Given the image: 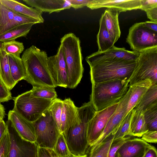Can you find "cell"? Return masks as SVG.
Here are the masks:
<instances>
[{
	"mask_svg": "<svg viewBox=\"0 0 157 157\" xmlns=\"http://www.w3.org/2000/svg\"><path fill=\"white\" fill-rule=\"evenodd\" d=\"M96 113L90 101L83 104L78 107L77 116L73 124L62 133L69 150L74 156L86 155L89 146L87 139L88 125Z\"/></svg>",
	"mask_w": 157,
	"mask_h": 157,
	"instance_id": "1",
	"label": "cell"
},
{
	"mask_svg": "<svg viewBox=\"0 0 157 157\" xmlns=\"http://www.w3.org/2000/svg\"><path fill=\"white\" fill-rule=\"evenodd\" d=\"M47 54L34 45L27 48L21 58L26 77L24 80L33 87L56 88L47 69Z\"/></svg>",
	"mask_w": 157,
	"mask_h": 157,
	"instance_id": "2",
	"label": "cell"
},
{
	"mask_svg": "<svg viewBox=\"0 0 157 157\" xmlns=\"http://www.w3.org/2000/svg\"><path fill=\"white\" fill-rule=\"evenodd\" d=\"M136 62L114 59L88 63L91 83L117 80L129 81Z\"/></svg>",
	"mask_w": 157,
	"mask_h": 157,
	"instance_id": "3",
	"label": "cell"
},
{
	"mask_svg": "<svg viewBox=\"0 0 157 157\" xmlns=\"http://www.w3.org/2000/svg\"><path fill=\"white\" fill-rule=\"evenodd\" d=\"M60 45L67 68V88L74 89L80 82L84 72L80 41L74 33H69L61 38Z\"/></svg>",
	"mask_w": 157,
	"mask_h": 157,
	"instance_id": "4",
	"label": "cell"
},
{
	"mask_svg": "<svg viewBox=\"0 0 157 157\" xmlns=\"http://www.w3.org/2000/svg\"><path fill=\"white\" fill-rule=\"evenodd\" d=\"M129 81L117 80L92 84L90 101L96 112L118 103L127 92Z\"/></svg>",
	"mask_w": 157,
	"mask_h": 157,
	"instance_id": "5",
	"label": "cell"
},
{
	"mask_svg": "<svg viewBox=\"0 0 157 157\" xmlns=\"http://www.w3.org/2000/svg\"><path fill=\"white\" fill-rule=\"evenodd\" d=\"M13 98L14 101L13 110L32 123L48 108L52 101L34 96L31 90Z\"/></svg>",
	"mask_w": 157,
	"mask_h": 157,
	"instance_id": "6",
	"label": "cell"
},
{
	"mask_svg": "<svg viewBox=\"0 0 157 157\" xmlns=\"http://www.w3.org/2000/svg\"><path fill=\"white\" fill-rule=\"evenodd\" d=\"M132 73L129 80V87L147 79L157 84V46L140 51Z\"/></svg>",
	"mask_w": 157,
	"mask_h": 157,
	"instance_id": "7",
	"label": "cell"
},
{
	"mask_svg": "<svg viewBox=\"0 0 157 157\" xmlns=\"http://www.w3.org/2000/svg\"><path fill=\"white\" fill-rule=\"evenodd\" d=\"M33 123L36 136L35 143L38 147L53 149L61 133L50 111L47 109Z\"/></svg>",
	"mask_w": 157,
	"mask_h": 157,
	"instance_id": "8",
	"label": "cell"
},
{
	"mask_svg": "<svg viewBox=\"0 0 157 157\" xmlns=\"http://www.w3.org/2000/svg\"><path fill=\"white\" fill-rule=\"evenodd\" d=\"M132 51H140L157 46V33L136 23L129 29L126 39Z\"/></svg>",
	"mask_w": 157,
	"mask_h": 157,
	"instance_id": "9",
	"label": "cell"
},
{
	"mask_svg": "<svg viewBox=\"0 0 157 157\" xmlns=\"http://www.w3.org/2000/svg\"><path fill=\"white\" fill-rule=\"evenodd\" d=\"M6 123L10 142L9 157H37L38 147L36 143L22 138L9 120Z\"/></svg>",
	"mask_w": 157,
	"mask_h": 157,
	"instance_id": "10",
	"label": "cell"
},
{
	"mask_svg": "<svg viewBox=\"0 0 157 157\" xmlns=\"http://www.w3.org/2000/svg\"><path fill=\"white\" fill-rule=\"evenodd\" d=\"M47 69L56 87L67 88V68L62 47L60 45L55 55L48 57Z\"/></svg>",
	"mask_w": 157,
	"mask_h": 157,
	"instance_id": "11",
	"label": "cell"
},
{
	"mask_svg": "<svg viewBox=\"0 0 157 157\" xmlns=\"http://www.w3.org/2000/svg\"><path fill=\"white\" fill-rule=\"evenodd\" d=\"M118 103L96 112L88 125L87 139L89 146L93 144L100 137L109 118L116 110Z\"/></svg>",
	"mask_w": 157,
	"mask_h": 157,
	"instance_id": "12",
	"label": "cell"
},
{
	"mask_svg": "<svg viewBox=\"0 0 157 157\" xmlns=\"http://www.w3.org/2000/svg\"><path fill=\"white\" fill-rule=\"evenodd\" d=\"M130 94L131 88L129 87L127 92L119 101L116 110L109 118L102 133L93 144L89 146L90 147H95L111 133H115L125 117Z\"/></svg>",
	"mask_w": 157,
	"mask_h": 157,
	"instance_id": "13",
	"label": "cell"
},
{
	"mask_svg": "<svg viewBox=\"0 0 157 157\" xmlns=\"http://www.w3.org/2000/svg\"><path fill=\"white\" fill-rule=\"evenodd\" d=\"M139 52L127 50L124 48H119L114 45L108 50L98 51L87 56L86 60L88 63L104 60L121 59L127 61H136Z\"/></svg>",
	"mask_w": 157,
	"mask_h": 157,
	"instance_id": "14",
	"label": "cell"
},
{
	"mask_svg": "<svg viewBox=\"0 0 157 157\" xmlns=\"http://www.w3.org/2000/svg\"><path fill=\"white\" fill-rule=\"evenodd\" d=\"M91 10L102 8L117 10L120 13L140 9V0H92L86 6Z\"/></svg>",
	"mask_w": 157,
	"mask_h": 157,
	"instance_id": "15",
	"label": "cell"
},
{
	"mask_svg": "<svg viewBox=\"0 0 157 157\" xmlns=\"http://www.w3.org/2000/svg\"><path fill=\"white\" fill-rule=\"evenodd\" d=\"M8 119L11 121L17 131L22 138L35 143L36 136L32 122L27 120L13 110L9 111Z\"/></svg>",
	"mask_w": 157,
	"mask_h": 157,
	"instance_id": "16",
	"label": "cell"
},
{
	"mask_svg": "<svg viewBox=\"0 0 157 157\" xmlns=\"http://www.w3.org/2000/svg\"><path fill=\"white\" fill-rule=\"evenodd\" d=\"M151 146L141 138L128 139L118 150V157H142Z\"/></svg>",
	"mask_w": 157,
	"mask_h": 157,
	"instance_id": "17",
	"label": "cell"
},
{
	"mask_svg": "<svg viewBox=\"0 0 157 157\" xmlns=\"http://www.w3.org/2000/svg\"><path fill=\"white\" fill-rule=\"evenodd\" d=\"M28 5L49 14L58 13L69 9L71 5L68 0H23Z\"/></svg>",
	"mask_w": 157,
	"mask_h": 157,
	"instance_id": "18",
	"label": "cell"
},
{
	"mask_svg": "<svg viewBox=\"0 0 157 157\" xmlns=\"http://www.w3.org/2000/svg\"><path fill=\"white\" fill-rule=\"evenodd\" d=\"M0 3L12 11L33 18L43 23L44 20L42 12L37 9L28 7L13 0H0Z\"/></svg>",
	"mask_w": 157,
	"mask_h": 157,
	"instance_id": "19",
	"label": "cell"
},
{
	"mask_svg": "<svg viewBox=\"0 0 157 157\" xmlns=\"http://www.w3.org/2000/svg\"><path fill=\"white\" fill-rule=\"evenodd\" d=\"M78 107L70 98L63 100L61 121V133L66 131L74 122L77 113Z\"/></svg>",
	"mask_w": 157,
	"mask_h": 157,
	"instance_id": "20",
	"label": "cell"
},
{
	"mask_svg": "<svg viewBox=\"0 0 157 157\" xmlns=\"http://www.w3.org/2000/svg\"><path fill=\"white\" fill-rule=\"evenodd\" d=\"M152 84L151 81L149 79H147L129 86L131 88V94L125 116L138 103L144 94Z\"/></svg>",
	"mask_w": 157,
	"mask_h": 157,
	"instance_id": "21",
	"label": "cell"
},
{
	"mask_svg": "<svg viewBox=\"0 0 157 157\" xmlns=\"http://www.w3.org/2000/svg\"><path fill=\"white\" fill-rule=\"evenodd\" d=\"M119 13L117 10L108 9L103 13L106 28L114 43L120 38L121 34L118 21Z\"/></svg>",
	"mask_w": 157,
	"mask_h": 157,
	"instance_id": "22",
	"label": "cell"
},
{
	"mask_svg": "<svg viewBox=\"0 0 157 157\" xmlns=\"http://www.w3.org/2000/svg\"><path fill=\"white\" fill-rule=\"evenodd\" d=\"M129 136L141 137L148 131L142 111L133 109L130 123Z\"/></svg>",
	"mask_w": 157,
	"mask_h": 157,
	"instance_id": "23",
	"label": "cell"
},
{
	"mask_svg": "<svg viewBox=\"0 0 157 157\" xmlns=\"http://www.w3.org/2000/svg\"><path fill=\"white\" fill-rule=\"evenodd\" d=\"M98 51L102 52L109 49L115 44L106 28L102 14L99 20V29L97 36Z\"/></svg>",
	"mask_w": 157,
	"mask_h": 157,
	"instance_id": "24",
	"label": "cell"
},
{
	"mask_svg": "<svg viewBox=\"0 0 157 157\" xmlns=\"http://www.w3.org/2000/svg\"><path fill=\"white\" fill-rule=\"evenodd\" d=\"M0 79L10 90L16 85L11 75L8 55L2 49H0Z\"/></svg>",
	"mask_w": 157,
	"mask_h": 157,
	"instance_id": "25",
	"label": "cell"
},
{
	"mask_svg": "<svg viewBox=\"0 0 157 157\" xmlns=\"http://www.w3.org/2000/svg\"><path fill=\"white\" fill-rule=\"evenodd\" d=\"M157 104V84H152L133 109L142 111Z\"/></svg>",
	"mask_w": 157,
	"mask_h": 157,
	"instance_id": "26",
	"label": "cell"
},
{
	"mask_svg": "<svg viewBox=\"0 0 157 157\" xmlns=\"http://www.w3.org/2000/svg\"><path fill=\"white\" fill-rule=\"evenodd\" d=\"M115 133H112L94 147L88 146L86 152V157H108L110 145Z\"/></svg>",
	"mask_w": 157,
	"mask_h": 157,
	"instance_id": "27",
	"label": "cell"
},
{
	"mask_svg": "<svg viewBox=\"0 0 157 157\" xmlns=\"http://www.w3.org/2000/svg\"><path fill=\"white\" fill-rule=\"evenodd\" d=\"M8 55L11 75L16 84L19 81L25 79L26 75L25 68L21 58Z\"/></svg>",
	"mask_w": 157,
	"mask_h": 157,
	"instance_id": "28",
	"label": "cell"
},
{
	"mask_svg": "<svg viewBox=\"0 0 157 157\" xmlns=\"http://www.w3.org/2000/svg\"><path fill=\"white\" fill-rule=\"evenodd\" d=\"M33 23H30L16 26L0 35V41L3 42L15 40L18 38L25 37L30 30Z\"/></svg>",
	"mask_w": 157,
	"mask_h": 157,
	"instance_id": "29",
	"label": "cell"
},
{
	"mask_svg": "<svg viewBox=\"0 0 157 157\" xmlns=\"http://www.w3.org/2000/svg\"><path fill=\"white\" fill-rule=\"evenodd\" d=\"M14 12L0 3V35L16 27L13 21Z\"/></svg>",
	"mask_w": 157,
	"mask_h": 157,
	"instance_id": "30",
	"label": "cell"
},
{
	"mask_svg": "<svg viewBox=\"0 0 157 157\" xmlns=\"http://www.w3.org/2000/svg\"><path fill=\"white\" fill-rule=\"evenodd\" d=\"M2 49L7 55H10L20 58V55L24 50L23 43L15 40L3 42Z\"/></svg>",
	"mask_w": 157,
	"mask_h": 157,
	"instance_id": "31",
	"label": "cell"
},
{
	"mask_svg": "<svg viewBox=\"0 0 157 157\" xmlns=\"http://www.w3.org/2000/svg\"><path fill=\"white\" fill-rule=\"evenodd\" d=\"M32 95L36 97L53 101L56 98L55 88L51 87H33L31 90Z\"/></svg>",
	"mask_w": 157,
	"mask_h": 157,
	"instance_id": "32",
	"label": "cell"
},
{
	"mask_svg": "<svg viewBox=\"0 0 157 157\" xmlns=\"http://www.w3.org/2000/svg\"><path fill=\"white\" fill-rule=\"evenodd\" d=\"M143 113L148 131H157V104L147 109Z\"/></svg>",
	"mask_w": 157,
	"mask_h": 157,
	"instance_id": "33",
	"label": "cell"
},
{
	"mask_svg": "<svg viewBox=\"0 0 157 157\" xmlns=\"http://www.w3.org/2000/svg\"><path fill=\"white\" fill-rule=\"evenodd\" d=\"M133 109L124 117L115 132L113 140L129 136L130 123Z\"/></svg>",
	"mask_w": 157,
	"mask_h": 157,
	"instance_id": "34",
	"label": "cell"
},
{
	"mask_svg": "<svg viewBox=\"0 0 157 157\" xmlns=\"http://www.w3.org/2000/svg\"><path fill=\"white\" fill-rule=\"evenodd\" d=\"M63 106V100L57 98L53 100L48 109L61 133V118Z\"/></svg>",
	"mask_w": 157,
	"mask_h": 157,
	"instance_id": "35",
	"label": "cell"
},
{
	"mask_svg": "<svg viewBox=\"0 0 157 157\" xmlns=\"http://www.w3.org/2000/svg\"><path fill=\"white\" fill-rule=\"evenodd\" d=\"M58 157L74 156L70 152L63 134H60L53 149Z\"/></svg>",
	"mask_w": 157,
	"mask_h": 157,
	"instance_id": "36",
	"label": "cell"
},
{
	"mask_svg": "<svg viewBox=\"0 0 157 157\" xmlns=\"http://www.w3.org/2000/svg\"><path fill=\"white\" fill-rule=\"evenodd\" d=\"M10 142L7 130L0 140V157H9Z\"/></svg>",
	"mask_w": 157,
	"mask_h": 157,
	"instance_id": "37",
	"label": "cell"
},
{
	"mask_svg": "<svg viewBox=\"0 0 157 157\" xmlns=\"http://www.w3.org/2000/svg\"><path fill=\"white\" fill-rule=\"evenodd\" d=\"M131 138V136H128L123 138L113 140L109 148L108 157H118L117 151L125 141Z\"/></svg>",
	"mask_w": 157,
	"mask_h": 157,
	"instance_id": "38",
	"label": "cell"
},
{
	"mask_svg": "<svg viewBox=\"0 0 157 157\" xmlns=\"http://www.w3.org/2000/svg\"><path fill=\"white\" fill-rule=\"evenodd\" d=\"M13 21L16 26L30 23L35 24L40 23L36 19L15 12H14Z\"/></svg>",
	"mask_w": 157,
	"mask_h": 157,
	"instance_id": "39",
	"label": "cell"
},
{
	"mask_svg": "<svg viewBox=\"0 0 157 157\" xmlns=\"http://www.w3.org/2000/svg\"><path fill=\"white\" fill-rule=\"evenodd\" d=\"M12 98L10 90L0 79V102L8 101Z\"/></svg>",
	"mask_w": 157,
	"mask_h": 157,
	"instance_id": "40",
	"label": "cell"
},
{
	"mask_svg": "<svg viewBox=\"0 0 157 157\" xmlns=\"http://www.w3.org/2000/svg\"><path fill=\"white\" fill-rule=\"evenodd\" d=\"M142 139L147 143L156 144L157 142V131H148L144 133Z\"/></svg>",
	"mask_w": 157,
	"mask_h": 157,
	"instance_id": "41",
	"label": "cell"
},
{
	"mask_svg": "<svg viewBox=\"0 0 157 157\" xmlns=\"http://www.w3.org/2000/svg\"><path fill=\"white\" fill-rule=\"evenodd\" d=\"M37 157H58L52 149L38 147Z\"/></svg>",
	"mask_w": 157,
	"mask_h": 157,
	"instance_id": "42",
	"label": "cell"
},
{
	"mask_svg": "<svg viewBox=\"0 0 157 157\" xmlns=\"http://www.w3.org/2000/svg\"><path fill=\"white\" fill-rule=\"evenodd\" d=\"M71 7L75 9L81 8L87 6L92 0H68Z\"/></svg>",
	"mask_w": 157,
	"mask_h": 157,
	"instance_id": "43",
	"label": "cell"
},
{
	"mask_svg": "<svg viewBox=\"0 0 157 157\" xmlns=\"http://www.w3.org/2000/svg\"><path fill=\"white\" fill-rule=\"evenodd\" d=\"M140 9L145 11L154 7L157 6V0H140Z\"/></svg>",
	"mask_w": 157,
	"mask_h": 157,
	"instance_id": "44",
	"label": "cell"
},
{
	"mask_svg": "<svg viewBox=\"0 0 157 157\" xmlns=\"http://www.w3.org/2000/svg\"><path fill=\"white\" fill-rule=\"evenodd\" d=\"M145 11L151 21L157 22V6L147 9Z\"/></svg>",
	"mask_w": 157,
	"mask_h": 157,
	"instance_id": "45",
	"label": "cell"
},
{
	"mask_svg": "<svg viewBox=\"0 0 157 157\" xmlns=\"http://www.w3.org/2000/svg\"><path fill=\"white\" fill-rule=\"evenodd\" d=\"M142 157H157V152L155 147L151 145L147 150Z\"/></svg>",
	"mask_w": 157,
	"mask_h": 157,
	"instance_id": "46",
	"label": "cell"
},
{
	"mask_svg": "<svg viewBox=\"0 0 157 157\" xmlns=\"http://www.w3.org/2000/svg\"><path fill=\"white\" fill-rule=\"evenodd\" d=\"M143 25L151 30L157 33V22L152 21L142 22Z\"/></svg>",
	"mask_w": 157,
	"mask_h": 157,
	"instance_id": "47",
	"label": "cell"
},
{
	"mask_svg": "<svg viewBox=\"0 0 157 157\" xmlns=\"http://www.w3.org/2000/svg\"><path fill=\"white\" fill-rule=\"evenodd\" d=\"M7 130L6 123L3 120L0 121V140Z\"/></svg>",
	"mask_w": 157,
	"mask_h": 157,
	"instance_id": "48",
	"label": "cell"
},
{
	"mask_svg": "<svg viewBox=\"0 0 157 157\" xmlns=\"http://www.w3.org/2000/svg\"><path fill=\"white\" fill-rule=\"evenodd\" d=\"M0 115L5 116V111L3 106L0 102Z\"/></svg>",
	"mask_w": 157,
	"mask_h": 157,
	"instance_id": "49",
	"label": "cell"
},
{
	"mask_svg": "<svg viewBox=\"0 0 157 157\" xmlns=\"http://www.w3.org/2000/svg\"><path fill=\"white\" fill-rule=\"evenodd\" d=\"M2 42L0 41V49H2Z\"/></svg>",
	"mask_w": 157,
	"mask_h": 157,
	"instance_id": "50",
	"label": "cell"
},
{
	"mask_svg": "<svg viewBox=\"0 0 157 157\" xmlns=\"http://www.w3.org/2000/svg\"><path fill=\"white\" fill-rule=\"evenodd\" d=\"M86 157V155H83V156H73V157Z\"/></svg>",
	"mask_w": 157,
	"mask_h": 157,
	"instance_id": "51",
	"label": "cell"
},
{
	"mask_svg": "<svg viewBox=\"0 0 157 157\" xmlns=\"http://www.w3.org/2000/svg\"><path fill=\"white\" fill-rule=\"evenodd\" d=\"M3 120L0 118V121H2V120Z\"/></svg>",
	"mask_w": 157,
	"mask_h": 157,
	"instance_id": "52",
	"label": "cell"
},
{
	"mask_svg": "<svg viewBox=\"0 0 157 157\" xmlns=\"http://www.w3.org/2000/svg\"></svg>",
	"mask_w": 157,
	"mask_h": 157,
	"instance_id": "53",
	"label": "cell"
}]
</instances>
